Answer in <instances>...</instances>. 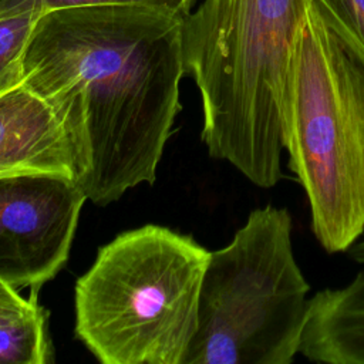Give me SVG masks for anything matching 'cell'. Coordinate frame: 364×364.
<instances>
[{
  "instance_id": "obj_7",
  "label": "cell",
  "mask_w": 364,
  "mask_h": 364,
  "mask_svg": "<svg viewBox=\"0 0 364 364\" xmlns=\"http://www.w3.org/2000/svg\"><path fill=\"white\" fill-rule=\"evenodd\" d=\"M26 173H55L77 181L80 168L73 141L54 108L21 82L0 94V178Z\"/></svg>"
},
{
  "instance_id": "obj_2",
  "label": "cell",
  "mask_w": 364,
  "mask_h": 364,
  "mask_svg": "<svg viewBox=\"0 0 364 364\" xmlns=\"http://www.w3.org/2000/svg\"><path fill=\"white\" fill-rule=\"evenodd\" d=\"M310 0H203L183 23L200 94L202 141L259 188L284 176L282 109L291 50Z\"/></svg>"
},
{
  "instance_id": "obj_4",
  "label": "cell",
  "mask_w": 364,
  "mask_h": 364,
  "mask_svg": "<svg viewBox=\"0 0 364 364\" xmlns=\"http://www.w3.org/2000/svg\"><path fill=\"white\" fill-rule=\"evenodd\" d=\"M209 250L145 225L98 250L75 283V336L104 364H183Z\"/></svg>"
},
{
  "instance_id": "obj_5",
  "label": "cell",
  "mask_w": 364,
  "mask_h": 364,
  "mask_svg": "<svg viewBox=\"0 0 364 364\" xmlns=\"http://www.w3.org/2000/svg\"><path fill=\"white\" fill-rule=\"evenodd\" d=\"M310 299L291 213L270 203L253 209L226 246L209 252L183 364L293 363Z\"/></svg>"
},
{
  "instance_id": "obj_3",
  "label": "cell",
  "mask_w": 364,
  "mask_h": 364,
  "mask_svg": "<svg viewBox=\"0 0 364 364\" xmlns=\"http://www.w3.org/2000/svg\"><path fill=\"white\" fill-rule=\"evenodd\" d=\"M282 141L316 240L347 252L364 235V67L311 4L291 50Z\"/></svg>"
},
{
  "instance_id": "obj_10",
  "label": "cell",
  "mask_w": 364,
  "mask_h": 364,
  "mask_svg": "<svg viewBox=\"0 0 364 364\" xmlns=\"http://www.w3.org/2000/svg\"><path fill=\"white\" fill-rule=\"evenodd\" d=\"M41 14L40 9L0 14V94L23 82L24 55Z\"/></svg>"
},
{
  "instance_id": "obj_8",
  "label": "cell",
  "mask_w": 364,
  "mask_h": 364,
  "mask_svg": "<svg viewBox=\"0 0 364 364\" xmlns=\"http://www.w3.org/2000/svg\"><path fill=\"white\" fill-rule=\"evenodd\" d=\"M300 355L316 363L364 364V266L346 284L311 296Z\"/></svg>"
},
{
  "instance_id": "obj_1",
  "label": "cell",
  "mask_w": 364,
  "mask_h": 364,
  "mask_svg": "<svg viewBox=\"0 0 364 364\" xmlns=\"http://www.w3.org/2000/svg\"><path fill=\"white\" fill-rule=\"evenodd\" d=\"M185 18L142 3L53 7L33 30L23 82L64 124L87 200L154 183L181 111Z\"/></svg>"
},
{
  "instance_id": "obj_6",
  "label": "cell",
  "mask_w": 364,
  "mask_h": 364,
  "mask_svg": "<svg viewBox=\"0 0 364 364\" xmlns=\"http://www.w3.org/2000/svg\"><path fill=\"white\" fill-rule=\"evenodd\" d=\"M87 196L55 173L0 178V279L38 290L68 259Z\"/></svg>"
},
{
  "instance_id": "obj_9",
  "label": "cell",
  "mask_w": 364,
  "mask_h": 364,
  "mask_svg": "<svg viewBox=\"0 0 364 364\" xmlns=\"http://www.w3.org/2000/svg\"><path fill=\"white\" fill-rule=\"evenodd\" d=\"M0 279V364H46L53 360L47 311Z\"/></svg>"
},
{
  "instance_id": "obj_13",
  "label": "cell",
  "mask_w": 364,
  "mask_h": 364,
  "mask_svg": "<svg viewBox=\"0 0 364 364\" xmlns=\"http://www.w3.org/2000/svg\"><path fill=\"white\" fill-rule=\"evenodd\" d=\"M350 259L361 266H364V235L347 250Z\"/></svg>"
},
{
  "instance_id": "obj_11",
  "label": "cell",
  "mask_w": 364,
  "mask_h": 364,
  "mask_svg": "<svg viewBox=\"0 0 364 364\" xmlns=\"http://www.w3.org/2000/svg\"><path fill=\"white\" fill-rule=\"evenodd\" d=\"M310 4L364 67V0H310Z\"/></svg>"
},
{
  "instance_id": "obj_12",
  "label": "cell",
  "mask_w": 364,
  "mask_h": 364,
  "mask_svg": "<svg viewBox=\"0 0 364 364\" xmlns=\"http://www.w3.org/2000/svg\"><path fill=\"white\" fill-rule=\"evenodd\" d=\"M98 3H142L169 9L186 18L195 9L198 0H0V14L21 11L27 9L47 10L61 6L98 4Z\"/></svg>"
}]
</instances>
